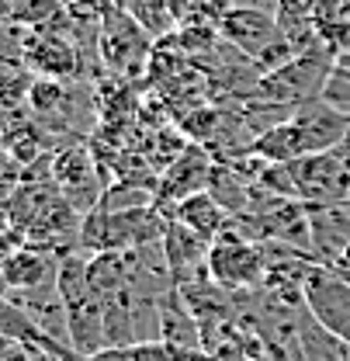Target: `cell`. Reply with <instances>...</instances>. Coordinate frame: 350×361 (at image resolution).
Listing matches in <instances>:
<instances>
[{
	"instance_id": "cell-10",
	"label": "cell",
	"mask_w": 350,
	"mask_h": 361,
	"mask_svg": "<svg viewBox=\"0 0 350 361\" xmlns=\"http://www.w3.org/2000/svg\"><path fill=\"white\" fill-rule=\"evenodd\" d=\"M212 174H215V164L208 157L205 146H187L174 164L163 171V180H160V191H156V202L170 198V202H180L187 195H198V191H208L212 184Z\"/></svg>"
},
{
	"instance_id": "cell-13",
	"label": "cell",
	"mask_w": 350,
	"mask_h": 361,
	"mask_svg": "<svg viewBox=\"0 0 350 361\" xmlns=\"http://www.w3.org/2000/svg\"><path fill=\"white\" fill-rule=\"evenodd\" d=\"M160 341L177 344V348H205L201 323L191 313V306L180 299L177 285L160 295Z\"/></svg>"
},
{
	"instance_id": "cell-5",
	"label": "cell",
	"mask_w": 350,
	"mask_h": 361,
	"mask_svg": "<svg viewBox=\"0 0 350 361\" xmlns=\"http://www.w3.org/2000/svg\"><path fill=\"white\" fill-rule=\"evenodd\" d=\"M219 35L229 45H236L250 63H257L267 49L281 42V25L274 14L263 11H246V7H229L219 18Z\"/></svg>"
},
{
	"instance_id": "cell-4",
	"label": "cell",
	"mask_w": 350,
	"mask_h": 361,
	"mask_svg": "<svg viewBox=\"0 0 350 361\" xmlns=\"http://www.w3.org/2000/svg\"><path fill=\"white\" fill-rule=\"evenodd\" d=\"M306 205H347L350 202V167L330 153H308L302 160L288 164Z\"/></svg>"
},
{
	"instance_id": "cell-7",
	"label": "cell",
	"mask_w": 350,
	"mask_h": 361,
	"mask_svg": "<svg viewBox=\"0 0 350 361\" xmlns=\"http://www.w3.org/2000/svg\"><path fill=\"white\" fill-rule=\"evenodd\" d=\"M52 178L59 184L63 198L80 209L87 216L90 209H97L101 202V180H97V171H94V160L84 146H70L63 153L52 157Z\"/></svg>"
},
{
	"instance_id": "cell-14",
	"label": "cell",
	"mask_w": 350,
	"mask_h": 361,
	"mask_svg": "<svg viewBox=\"0 0 350 361\" xmlns=\"http://www.w3.org/2000/svg\"><path fill=\"white\" fill-rule=\"evenodd\" d=\"M174 219L184 223L187 229H194L201 240H219L222 233L232 226V216L215 202L212 191H198V195H187L174 205Z\"/></svg>"
},
{
	"instance_id": "cell-8",
	"label": "cell",
	"mask_w": 350,
	"mask_h": 361,
	"mask_svg": "<svg viewBox=\"0 0 350 361\" xmlns=\"http://www.w3.org/2000/svg\"><path fill=\"white\" fill-rule=\"evenodd\" d=\"M292 118H295L299 133H302V139H306L308 153H330V149H337V146L344 142L347 129H350L347 111L333 108V104L323 101V97L299 104V108L292 111Z\"/></svg>"
},
{
	"instance_id": "cell-17",
	"label": "cell",
	"mask_w": 350,
	"mask_h": 361,
	"mask_svg": "<svg viewBox=\"0 0 350 361\" xmlns=\"http://www.w3.org/2000/svg\"><path fill=\"white\" fill-rule=\"evenodd\" d=\"M84 361H132V348H104V351H97Z\"/></svg>"
},
{
	"instance_id": "cell-3",
	"label": "cell",
	"mask_w": 350,
	"mask_h": 361,
	"mask_svg": "<svg viewBox=\"0 0 350 361\" xmlns=\"http://www.w3.org/2000/svg\"><path fill=\"white\" fill-rule=\"evenodd\" d=\"M302 299L330 334L350 348V281L330 264H308L302 281Z\"/></svg>"
},
{
	"instance_id": "cell-2",
	"label": "cell",
	"mask_w": 350,
	"mask_h": 361,
	"mask_svg": "<svg viewBox=\"0 0 350 361\" xmlns=\"http://www.w3.org/2000/svg\"><path fill=\"white\" fill-rule=\"evenodd\" d=\"M208 278L222 288H257L267 278V250L263 243L246 240L232 226L208 247Z\"/></svg>"
},
{
	"instance_id": "cell-15",
	"label": "cell",
	"mask_w": 350,
	"mask_h": 361,
	"mask_svg": "<svg viewBox=\"0 0 350 361\" xmlns=\"http://www.w3.org/2000/svg\"><path fill=\"white\" fill-rule=\"evenodd\" d=\"M129 14L149 35L170 28V0H129Z\"/></svg>"
},
{
	"instance_id": "cell-6",
	"label": "cell",
	"mask_w": 350,
	"mask_h": 361,
	"mask_svg": "<svg viewBox=\"0 0 350 361\" xmlns=\"http://www.w3.org/2000/svg\"><path fill=\"white\" fill-rule=\"evenodd\" d=\"M146 52H149L146 28L132 18L129 11H118V14L104 18V28H101V56H104V63H111L118 73L132 77L146 63Z\"/></svg>"
},
{
	"instance_id": "cell-1",
	"label": "cell",
	"mask_w": 350,
	"mask_h": 361,
	"mask_svg": "<svg viewBox=\"0 0 350 361\" xmlns=\"http://www.w3.org/2000/svg\"><path fill=\"white\" fill-rule=\"evenodd\" d=\"M337 70V59L326 45H315L308 52L292 56L285 66L261 73L257 77V101H270V104H285V108H299L306 101L323 97V87L330 80V73Z\"/></svg>"
},
{
	"instance_id": "cell-18",
	"label": "cell",
	"mask_w": 350,
	"mask_h": 361,
	"mask_svg": "<svg viewBox=\"0 0 350 361\" xmlns=\"http://www.w3.org/2000/svg\"><path fill=\"white\" fill-rule=\"evenodd\" d=\"M333 153H337V157H340V160H344V164L350 167V129H347V135H344V142H340Z\"/></svg>"
},
{
	"instance_id": "cell-11",
	"label": "cell",
	"mask_w": 350,
	"mask_h": 361,
	"mask_svg": "<svg viewBox=\"0 0 350 361\" xmlns=\"http://www.w3.org/2000/svg\"><path fill=\"white\" fill-rule=\"evenodd\" d=\"M21 59L52 80H66L77 73V49L45 28H35L32 35L21 39Z\"/></svg>"
},
{
	"instance_id": "cell-12",
	"label": "cell",
	"mask_w": 350,
	"mask_h": 361,
	"mask_svg": "<svg viewBox=\"0 0 350 361\" xmlns=\"http://www.w3.org/2000/svg\"><path fill=\"white\" fill-rule=\"evenodd\" d=\"M0 271H4L11 292H32V288L56 281L59 261H52V254L42 247H14L11 254L0 257Z\"/></svg>"
},
{
	"instance_id": "cell-19",
	"label": "cell",
	"mask_w": 350,
	"mask_h": 361,
	"mask_svg": "<svg viewBox=\"0 0 350 361\" xmlns=\"http://www.w3.org/2000/svg\"><path fill=\"white\" fill-rule=\"evenodd\" d=\"M4 295H11V285H7V278H4V271H0V299Z\"/></svg>"
},
{
	"instance_id": "cell-16",
	"label": "cell",
	"mask_w": 350,
	"mask_h": 361,
	"mask_svg": "<svg viewBox=\"0 0 350 361\" xmlns=\"http://www.w3.org/2000/svg\"><path fill=\"white\" fill-rule=\"evenodd\" d=\"M232 7H246V11H263V14H274V18H277V7H281V0H232Z\"/></svg>"
},
{
	"instance_id": "cell-9",
	"label": "cell",
	"mask_w": 350,
	"mask_h": 361,
	"mask_svg": "<svg viewBox=\"0 0 350 361\" xmlns=\"http://www.w3.org/2000/svg\"><path fill=\"white\" fill-rule=\"evenodd\" d=\"M208 240H201L194 229H187L184 223L170 219L167 229H163V257H167V268H170V278L174 285H187L201 274H208Z\"/></svg>"
}]
</instances>
